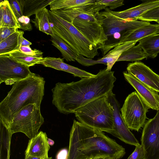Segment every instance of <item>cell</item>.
<instances>
[{
	"label": "cell",
	"instance_id": "277c9868",
	"mask_svg": "<svg viewBox=\"0 0 159 159\" xmlns=\"http://www.w3.org/2000/svg\"><path fill=\"white\" fill-rule=\"evenodd\" d=\"M104 9L103 11L94 14L107 37V40L101 49L104 56L112 48L122 44L127 32L151 25L148 21L123 20L113 14L109 8L106 7Z\"/></svg>",
	"mask_w": 159,
	"mask_h": 159
},
{
	"label": "cell",
	"instance_id": "7402d4cb",
	"mask_svg": "<svg viewBox=\"0 0 159 159\" xmlns=\"http://www.w3.org/2000/svg\"><path fill=\"white\" fill-rule=\"evenodd\" d=\"M54 0H20L23 16L30 17L50 4Z\"/></svg>",
	"mask_w": 159,
	"mask_h": 159
},
{
	"label": "cell",
	"instance_id": "e0dca14e",
	"mask_svg": "<svg viewBox=\"0 0 159 159\" xmlns=\"http://www.w3.org/2000/svg\"><path fill=\"white\" fill-rule=\"evenodd\" d=\"M41 64L47 67L64 71L73 74L75 76L81 78L92 77L95 75L65 63L63 59L59 57H47L43 58L38 64Z\"/></svg>",
	"mask_w": 159,
	"mask_h": 159
},
{
	"label": "cell",
	"instance_id": "74e56055",
	"mask_svg": "<svg viewBox=\"0 0 159 159\" xmlns=\"http://www.w3.org/2000/svg\"><path fill=\"white\" fill-rule=\"evenodd\" d=\"M48 142L49 145H53L54 143V142L53 140L50 139L48 138Z\"/></svg>",
	"mask_w": 159,
	"mask_h": 159
},
{
	"label": "cell",
	"instance_id": "f546056e",
	"mask_svg": "<svg viewBox=\"0 0 159 159\" xmlns=\"http://www.w3.org/2000/svg\"><path fill=\"white\" fill-rule=\"evenodd\" d=\"M10 6L18 19L23 16V8L20 0H8Z\"/></svg>",
	"mask_w": 159,
	"mask_h": 159
},
{
	"label": "cell",
	"instance_id": "9c48e42d",
	"mask_svg": "<svg viewBox=\"0 0 159 159\" xmlns=\"http://www.w3.org/2000/svg\"><path fill=\"white\" fill-rule=\"evenodd\" d=\"M141 138L145 159H159V110L145 123Z\"/></svg>",
	"mask_w": 159,
	"mask_h": 159
},
{
	"label": "cell",
	"instance_id": "836d02e7",
	"mask_svg": "<svg viewBox=\"0 0 159 159\" xmlns=\"http://www.w3.org/2000/svg\"><path fill=\"white\" fill-rule=\"evenodd\" d=\"M20 29L24 30L31 31L32 29L30 17L23 16L18 19Z\"/></svg>",
	"mask_w": 159,
	"mask_h": 159
},
{
	"label": "cell",
	"instance_id": "484cf974",
	"mask_svg": "<svg viewBox=\"0 0 159 159\" xmlns=\"http://www.w3.org/2000/svg\"><path fill=\"white\" fill-rule=\"evenodd\" d=\"M148 57L139 44L124 52L117 61H134L142 60Z\"/></svg>",
	"mask_w": 159,
	"mask_h": 159
},
{
	"label": "cell",
	"instance_id": "9a60e30c",
	"mask_svg": "<svg viewBox=\"0 0 159 159\" xmlns=\"http://www.w3.org/2000/svg\"><path fill=\"white\" fill-rule=\"evenodd\" d=\"M50 148L46 133L40 131L29 140L25 151V156L47 158Z\"/></svg>",
	"mask_w": 159,
	"mask_h": 159
},
{
	"label": "cell",
	"instance_id": "4fadbf2b",
	"mask_svg": "<svg viewBox=\"0 0 159 159\" xmlns=\"http://www.w3.org/2000/svg\"><path fill=\"white\" fill-rule=\"evenodd\" d=\"M127 70L128 73L141 82L159 93V75L143 63L137 61L129 63Z\"/></svg>",
	"mask_w": 159,
	"mask_h": 159
},
{
	"label": "cell",
	"instance_id": "d6986e66",
	"mask_svg": "<svg viewBox=\"0 0 159 159\" xmlns=\"http://www.w3.org/2000/svg\"><path fill=\"white\" fill-rule=\"evenodd\" d=\"M96 0H54L49 5L50 11L75 8L86 9Z\"/></svg>",
	"mask_w": 159,
	"mask_h": 159
},
{
	"label": "cell",
	"instance_id": "7a4b0ae2",
	"mask_svg": "<svg viewBox=\"0 0 159 159\" xmlns=\"http://www.w3.org/2000/svg\"><path fill=\"white\" fill-rule=\"evenodd\" d=\"M125 154L124 148L103 131L74 120L67 159H119Z\"/></svg>",
	"mask_w": 159,
	"mask_h": 159
},
{
	"label": "cell",
	"instance_id": "60d3db41",
	"mask_svg": "<svg viewBox=\"0 0 159 159\" xmlns=\"http://www.w3.org/2000/svg\"><path fill=\"white\" fill-rule=\"evenodd\" d=\"M159 25V22L158 23Z\"/></svg>",
	"mask_w": 159,
	"mask_h": 159
},
{
	"label": "cell",
	"instance_id": "8fae6325",
	"mask_svg": "<svg viewBox=\"0 0 159 159\" xmlns=\"http://www.w3.org/2000/svg\"><path fill=\"white\" fill-rule=\"evenodd\" d=\"M107 98L113 113L114 128L110 134L127 144L135 146L139 144L124 122L120 112V104L112 91L107 94Z\"/></svg>",
	"mask_w": 159,
	"mask_h": 159
},
{
	"label": "cell",
	"instance_id": "2e32d148",
	"mask_svg": "<svg viewBox=\"0 0 159 159\" xmlns=\"http://www.w3.org/2000/svg\"><path fill=\"white\" fill-rule=\"evenodd\" d=\"M159 7V0L148 1L141 4L123 11H115L110 10L115 16L127 21L137 20L139 17L152 9Z\"/></svg>",
	"mask_w": 159,
	"mask_h": 159
},
{
	"label": "cell",
	"instance_id": "d590c367",
	"mask_svg": "<svg viewBox=\"0 0 159 159\" xmlns=\"http://www.w3.org/2000/svg\"><path fill=\"white\" fill-rule=\"evenodd\" d=\"M24 32L21 35L20 39V46H30L32 43L25 39L23 36Z\"/></svg>",
	"mask_w": 159,
	"mask_h": 159
},
{
	"label": "cell",
	"instance_id": "5bb4252c",
	"mask_svg": "<svg viewBox=\"0 0 159 159\" xmlns=\"http://www.w3.org/2000/svg\"><path fill=\"white\" fill-rule=\"evenodd\" d=\"M126 80L134 89L141 98L149 109L159 110V95L157 92L146 85L127 71L123 72Z\"/></svg>",
	"mask_w": 159,
	"mask_h": 159
},
{
	"label": "cell",
	"instance_id": "4316f807",
	"mask_svg": "<svg viewBox=\"0 0 159 159\" xmlns=\"http://www.w3.org/2000/svg\"><path fill=\"white\" fill-rule=\"evenodd\" d=\"M123 0H96L95 3L86 9L87 11L95 14L108 7L111 10L114 9L124 5Z\"/></svg>",
	"mask_w": 159,
	"mask_h": 159
},
{
	"label": "cell",
	"instance_id": "7c38bea8",
	"mask_svg": "<svg viewBox=\"0 0 159 159\" xmlns=\"http://www.w3.org/2000/svg\"><path fill=\"white\" fill-rule=\"evenodd\" d=\"M137 41L127 42L117 46L110 50L102 57L97 60L85 58L82 55H79L76 61L84 66H89L97 64H103L107 66V70L111 71L115 63L117 61L122 53L135 45Z\"/></svg>",
	"mask_w": 159,
	"mask_h": 159
},
{
	"label": "cell",
	"instance_id": "3957f363",
	"mask_svg": "<svg viewBox=\"0 0 159 159\" xmlns=\"http://www.w3.org/2000/svg\"><path fill=\"white\" fill-rule=\"evenodd\" d=\"M45 81L32 73L24 79L16 82L6 97L0 103V121L8 129L16 114L30 104L40 107L44 95Z\"/></svg>",
	"mask_w": 159,
	"mask_h": 159
},
{
	"label": "cell",
	"instance_id": "1f68e13d",
	"mask_svg": "<svg viewBox=\"0 0 159 159\" xmlns=\"http://www.w3.org/2000/svg\"><path fill=\"white\" fill-rule=\"evenodd\" d=\"M18 30V28L15 27L0 28V42Z\"/></svg>",
	"mask_w": 159,
	"mask_h": 159
},
{
	"label": "cell",
	"instance_id": "ba28073f",
	"mask_svg": "<svg viewBox=\"0 0 159 159\" xmlns=\"http://www.w3.org/2000/svg\"><path fill=\"white\" fill-rule=\"evenodd\" d=\"M149 109L135 91L126 97L120 111L128 128L139 131L146 122V113Z\"/></svg>",
	"mask_w": 159,
	"mask_h": 159
},
{
	"label": "cell",
	"instance_id": "44dd1931",
	"mask_svg": "<svg viewBox=\"0 0 159 159\" xmlns=\"http://www.w3.org/2000/svg\"><path fill=\"white\" fill-rule=\"evenodd\" d=\"M138 42L148 57L154 58L157 56L159 53V34L149 36Z\"/></svg>",
	"mask_w": 159,
	"mask_h": 159
},
{
	"label": "cell",
	"instance_id": "5b68a950",
	"mask_svg": "<svg viewBox=\"0 0 159 159\" xmlns=\"http://www.w3.org/2000/svg\"><path fill=\"white\" fill-rule=\"evenodd\" d=\"M48 16L54 33L77 54L91 59L98 55V49L72 24L50 10L48 11Z\"/></svg>",
	"mask_w": 159,
	"mask_h": 159
},
{
	"label": "cell",
	"instance_id": "603a6c76",
	"mask_svg": "<svg viewBox=\"0 0 159 159\" xmlns=\"http://www.w3.org/2000/svg\"><path fill=\"white\" fill-rule=\"evenodd\" d=\"M23 32L18 30L0 42V55L19 50L20 37Z\"/></svg>",
	"mask_w": 159,
	"mask_h": 159
},
{
	"label": "cell",
	"instance_id": "83f0119b",
	"mask_svg": "<svg viewBox=\"0 0 159 159\" xmlns=\"http://www.w3.org/2000/svg\"><path fill=\"white\" fill-rule=\"evenodd\" d=\"M6 55H8L17 62L29 67L38 64L43 58L42 57H33L27 55L19 50L14 51Z\"/></svg>",
	"mask_w": 159,
	"mask_h": 159
},
{
	"label": "cell",
	"instance_id": "f1b7e54d",
	"mask_svg": "<svg viewBox=\"0 0 159 159\" xmlns=\"http://www.w3.org/2000/svg\"><path fill=\"white\" fill-rule=\"evenodd\" d=\"M138 20L145 21L159 22V7L152 9L139 17Z\"/></svg>",
	"mask_w": 159,
	"mask_h": 159
},
{
	"label": "cell",
	"instance_id": "d4e9b609",
	"mask_svg": "<svg viewBox=\"0 0 159 159\" xmlns=\"http://www.w3.org/2000/svg\"><path fill=\"white\" fill-rule=\"evenodd\" d=\"M51 37L52 45L60 51L64 59L67 61H76L79 55L55 34Z\"/></svg>",
	"mask_w": 159,
	"mask_h": 159
},
{
	"label": "cell",
	"instance_id": "6da1fadb",
	"mask_svg": "<svg viewBox=\"0 0 159 159\" xmlns=\"http://www.w3.org/2000/svg\"><path fill=\"white\" fill-rule=\"evenodd\" d=\"M113 71L100 70L94 77L76 82L57 83L52 89V103L61 113H74L90 102L112 91L116 80Z\"/></svg>",
	"mask_w": 159,
	"mask_h": 159
},
{
	"label": "cell",
	"instance_id": "f35d334b",
	"mask_svg": "<svg viewBox=\"0 0 159 159\" xmlns=\"http://www.w3.org/2000/svg\"><path fill=\"white\" fill-rule=\"evenodd\" d=\"M95 159H114L112 157H101L99 158H98Z\"/></svg>",
	"mask_w": 159,
	"mask_h": 159
},
{
	"label": "cell",
	"instance_id": "d6a6232c",
	"mask_svg": "<svg viewBox=\"0 0 159 159\" xmlns=\"http://www.w3.org/2000/svg\"><path fill=\"white\" fill-rule=\"evenodd\" d=\"M127 159H145L144 152L141 144L135 146V148Z\"/></svg>",
	"mask_w": 159,
	"mask_h": 159
},
{
	"label": "cell",
	"instance_id": "30bf717a",
	"mask_svg": "<svg viewBox=\"0 0 159 159\" xmlns=\"http://www.w3.org/2000/svg\"><path fill=\"white\" fill-rule=\"evenodd\" d=\"M29 67L14 61L7 55H0V84H12L24 79L32 72Z\"/></svg>",
	"mask_w": 159,
	"mask_h": 159
},
{
	"label": "cell",
	"instance_id": "52a82bcc",
	"mask_svg": "<svg viewBox=\"0 0 159 159\" xmlns=\"http://www.w3.org/2000/svg\"><path fill=\"white\" fill-rule=\"evenodd\" d=\"M44 122L40 107L36 104H29L16 114L8 129L11 135L22 132L30 139L39 133V130Z\"/></svg>",
	"mask_w": 159,
	"mask_h": 159
},
{
	"label": "cell",
	"instance_id": "8992f818",
	"mask_svg": "<svg viewBox=\"0 0 159 159\" xmlns=\"http://www.w3.org/2000/svg\"><path fill=\"white\" fill-rule=\"evenodd\" d=\"M107 94L96 98L76 110L74 114L79 121L110 134L114 129V117Z\"/></svg>",
	"mask_w": 159,
	"mask_h": 159
},
{
	"label": "cell",
	"instance_id": "cb8c5ba5",
	"mask_svg": "<svg viewBox=\"0 0 159 159\" xmlns=\"http://www.w3.org/2000/svg\"><path fill=\"white\" fill-rule=\"evenodd\" d=\"M159 33V25H151L141 27L133 31L124 40L122 43L139 40L150 35Z\"/></svg>",
	"mask_w": 159,
	"mask_h": 159
},
{
	"label": "cell",
	"instance_id": "e575fe53",
	"mask_svg": "<svg viewBox=\"0 0 159 159\" xmlns=\"http://www.w3.org/2000/svg\"><path fill=\"white\" fill-rule=\"evenodd\" d=\"M68 151L66 149L60 150L57 153L56 159H67Z\"/></svg>",
	"mask_w": 159,
	"mask_h": 159
},
{
	"label": "cell",
	"instance_id": "ac0fdd59",
	"mask_svg": "<svg viewBox=\"0 0 159 159\" xmlns=\"http://www.w3.org/2000/svg\"><path fill=\"white\" fill-rule=\"evenodd\" d=\"M0 28L15 27L20 29V26L9 4L8 0H0Z\"/></svg>",
	"mask_w": 159,
	"mask_h": 159
},
{
	"label": "cell",
	"instance_id": "8d00e7d4",
	"mask_svg": "<svg viewBox=\"0 0 159 159\" xmlns=\"http://www.w3.org/2000/svg\"><path fill=\"white\" fill-rule=\"evenodd\" d=\"M45 158L30 156H25L24 159H44Z\"/></svg>",
	"mask_w": 159,
	"mask_h": 159
},
{
	"label": "cell",
	"instance_id": "4dcf8cb0",
	"mask_svg": "<svg viewBox=\"0 0 159 159\" xmlns=\"http://www.w3.org/2000/svg\"><path fill=\"white\" fill-rule=\"evenodd\" d=\"M19 50L23 53L33 57H42L43 52L36 49L32 50L30 46H20Z\"/></svg>",
	"mask_w": 159,
	"mask_h": 159
},
{
	"label": "cell",
	"instance_id": "ab89813d",
	"mask_svg": "<svg viewBox=\"0 0 159 159\" xmlns=\"http://www.w3.org/2000/svg\"><path fill=\"white\" fill-rule=\"evenodd\" d=\"M52 157H48L47 158H46L44 159H52Z\"/></svg>",
	"mask_w": 159,
	"mask_h": 159
},
{
	"label": "cell",
	"instance_id": "ffe728a7",
	"mask_svg": "<svg viewBox=\"0 0 159 159\" xmlns=\"http://www.w3.org/2000/svg\"><path fill=\"white\" fill-rule=\"evenodd\" d=\"M31 22L40 31L51 36L54 35L49 20L48 10L46 7L36 13L35 18Z\"/></svg>",
	"mask_w": 159,
	"mask_h": 159
}]
</instances>
